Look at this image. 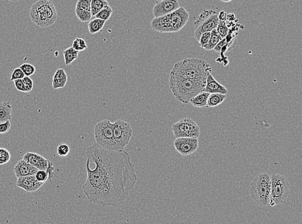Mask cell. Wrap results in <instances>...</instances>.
Instances as JSON below:
<instances>
[{"mask_svg":"<svg viewBox=\"0 0 302 224\" xmlns=\"http://www.w3.org/2000/svg\"><path fill=\"white\" fill-rule=\"evenodd\" d=\"M12 106L9 102L0 103V123L11 120L12 119Z\"/></svg>","mask_w":302,"mask_h":224,"instance_id":"cell-20","label":"cell"},{"mask_svg":"<svg viewBox=\"0 0 302 224\" xmlns=\"http://www.w3.org/2000/svg\"><path fill=\"white\" fill-rule=\"evenodd\" d=\"M173 145L180 155L186 157L197 151L199 142L198 138L179 137L175 138Z\"/></svg>","mask_w":302,"mask_h":224,"instance_id":"cell-13","label":"cell"},{"mask_svg":"<svg viewBox=\"0 0 302 224\" xmlns=\"http://www.w3.org/2000/svg\"><path fill=\"white\" fill-rule=\"evenodd\" d=\"M105 23H106V21L99 18H95L90 21L89 25H88L89 32L91 34H94L101 32L105 26Z\"/></svg>","mask_w":302,"mask_h":224,"instance_id":"cell-22","label":"cell"},{"mask_svg":"<svg viewBox=\"0 0 302 224\" xmlns=\"http://www.w3.org/2000/svg\"><path fill=\"white\" fill-rule=\"evenodd\" d=\"M95 143L109 151H120L114 137V126L109 120H103L94 126Z\"/></svg>","mask_w":302,"mask_h":224,"instance_id":"cell-7","label":"cell"},{"mask_svg":"<svg viewBox=\"0 0 302 224\" xmlns=\"http://www.w3.org/2000/svg\"><path fill=\"white\" fill-rule=\"evenodd\" d=\"M109 5L108 0H91V13L95 16L105 6Z\"/></svg>","mask_w":302,"mask_h":224,"instance_id":"cell-24","label":"cell"},{"mask_svg":"<svg viewBox=\"0 0 302 224\" xmlns=\"http://www.w3.org/2000/svg\"><path fill=\"white\" fill-rule=\"evenodd\" d=\"M91 0H78L76 10L82 11H91Z\"/></svg>","mask_w":302,"mask_h":224,"instance_id":"cell-29","label":"cell"},{"mask_svg":"<svg viewBox=\"0 0 302 224\" xmlns=\"http://www.w3.org/2000/svg\"><path fill=\"white\" fill-rule=\"evenodd\" d=\"M19 68L22 71L24 75L26 76V77H30L34 75L35 72L36 71V67H34V65H32V64H21L20 66H19Z\"/></svg>","mask_w":302,"mask_h":224,"instance_id":"cell-30","label":"cell"},{"mask_svg":"<svg viewBox=\"0 0 302 224\" xmlns=\"http://www.w3.org/2000/svg\"><path fill=\"white\" fill-rule=\"evenodd\" d=\"M3 1H5V0H3Z\"/></svg>","mask_w":302,"mask_h":224,"instance_id":"cell-44","label":"cell"},{"mask_svg":"<svg viewBox=\"0 0 302 224\" xmlns=\"http://www.w3.org/2000/svg\"><path fill=\"white\" fill-rule=\"evenodd\" d=\"M270 179V205L274 206L284 204L289 194V181L280 174H272L271 175Z\"/></svg>","mask_w":302,"mask_h":224,"instance_id":"cell-8","label":"cell"},{"mask_svg":"<svg viewBox=\"0 0 302 224\" xmlns=\"http://www.w3.org/2000/svg\"><path fill=\"white\" fill-rule=\"evenodd\" d=\"M31 20L41 28L52 26L58 20V12L53 2L50 0H38L29 12Z\"/></svg>","mask_w":302,"mask_h":224,"instance_id":"cell-5","label":"cell"},{"mask_svg":"<svg viewBox=\"0 0 302 224\" xmlns=\"http://www.w3.org/2000/svg\"><path fill=\"white\" fill-rule=\"evenodd\" d=\"M179 7L177 0H160L156 1L152 12L154 17H159L172 13Z\"/></svg>","mask_w":302,"mask_h":224,"instance_id":"cell-14","label":"cell"},{"mask_svg":"<svg viewBox=\"0 0 302 224\" xmlns=\"http://www.w3.org/2000/svg\"><path fill=\"white\" fill-rule=\"evenodd\" d=\"M204 92L210 93H220V94L227 95L228 90L226 87L218 82L211 73L208 74L206 78V83L204 87Z\"/></svg>","mask_w":302,"mask_h":224,"instance_id":"cell-17","label":"cell"},{"mask_svg":"<svg viewBox=\"0 0 302 224\" xmlns=\"http://www.w3.org/2000/svg\"><path fill=\"white\" fill-rule=\"evenodd\" d=\"M25 77L22 70L19 67L15 68L13 70L11 77V80L15 81V80L23 79Z\"/></svg>","mask_w":302,"mask_h":224,"instance_id":"cell-36","label":"cell"},{"mask_svg":"<svg viewBox=\"0 0 302 224\" xmlns=\"http://www.w3.org/2000/svg\"><path fill=\"white\" fill-rule=\"evenodd\" d=\"M73 48L78 52L83 51L88 48L86 41L83 38H76L73 42Z\"/></svg>","mask_w":302,"mask_h":224,"instance_id":"cell-27","label":"cell"},{"mask_svg":"<svg viewBox=\"0 0 302 224\" xmlns=\"http://www.w3.org/2000/svg\"><path fill=\"white\" fill-rule=\"evenodd\" d=\"M9 1H12V2H16V1H19V0H9Z\"/></svg>","mask_w":302,"mask_h":224,"instance_id":"cell-43","label":"cell"},{"mask_svg":"<svg viewBox=\"0 0 302 224\" xmlns=\"http://www.w3.org/2000/svg\"><path fill=\"white\" fill-rule=\"evenodd\" d=\"M216 29L223 39L226 38L227 35L229 34V28H228L226 21H219Z\"/></svg>","mask_w":302,"mask_h":224,"instance_id":"cell-31","label":"cell"},{"mask_svg":"<svg viewBox=\"0 0 302 224\" xmlns=\"http://www.w3.org/2000/svg\"><path fill=\"white\" fill-rule=\"evenodd\" d=\"M175 138L179 137L198 138L200 136L199 126L190 118H184L174 123L171 128Z\"/></svg>","mask_w":302,"mask_h":224,"instance_id":"cell-10","label":"cell"},{"mask_svg":"<svg viewBox=\"0 0 302 224\" xmlns=\"http://www.w3.org/2000/svg\"><path fill=\"white\" fill-rule=\"evenodd\" d=\"M270 176L265 173H260L255 177L249 189L251 198L262 207L270 204Z\"/></svg>","mask_w":302,"mask_h":224,"instance_id":"cell-6","label":"cell"},{"mask_svg":"<svg viewBox=\"0 0 302 224\" xmlns=\"http://www.w3.org/2000/svg\"><path fill=\"white\" fill-rule=\"evenodd\" d=\"M210 93L204 92L200 93L196 96L193 97L190 101V103L193 106L196 108H204L207 107V100Z\"/></svg>","mask_w":302,"mask_h":224,"instance_id":"cell-19","label":"cell"},{"mask_svg":"<svg viewBox=\"0 0 302 224\" xmlns=\"http://www.w3.org/2000/svg\"><path fill=\"white\" fill-rule=\"evenodd\" d=\"M210 38H211V32L202 33L198 40V46L200 48H205L210 42Z\"/></svg>","mask_w":302,"mask_h":224,"instance_id":"cell-33","label":"cell"},{"mask_svg":"<svg viewBox=\"0 0 302 224\" xmlns=\"http://www.w3.org/2000/svg\"><path fill=\"white\" fill-rule=\"evenodd\" d=\"M38 170L23 159L19 160L14 167V172L17 178L35 175Z\"/></svg>","mask_w":302,"mask_h":224,"instance_id":"cell-16","label":"cell"},{"mask_svg":"<svg viewBox=\"0 0 302 224\" xmlns=\"http://www.w3.org/2000/svg\"><path fill=\"white\" fill-rule=\"evenodd\" d=\"M236 19L235 15L233 13L227 14V20L230 21V22H233Z\"/></svg>","mask_w":302,"mask_h":224,"instance_id":"cell-41","label":"cell"},{"mask_svg":"<svg viewBox=\"0 0 302 224\" xmlns=\"http://www.w3.org/2000/svg\"><path fill=\"white\" fill-rule=\"evenodd\" d=\"M113 13V9L112 7L109 5L105 6L103 9H101L96 15L95 16V18L103 19V20L107 21L110 19L111 16Z\"/></svg>","mask_w":302,"mask_h":224,"instance_id":"cell-26","label":"cell"},{"mask_svg":"<svg viewBox=\"0 0 302 224\" xmlns=\"http://www.w3.org/2000/svg\"><path fill=\"white\" fill-rule=\"evenodd\" d=\"M218 17L219 21H226L227 20V13L225 11H221L218 13Z\"/></svg>","mask_w":302,"mask_h":224,"instance_id":"cell-40","label":"cell"},{"mask_svg":"<svg viewBox=\"0 0 302 224\" xmlns=\"http://www.w3.org/2000/svg\"><path fill=\"white\" fill-rule=\"evenodd\" d=\"M190 15L183 7H179L172 13L163 16L155 17L151 27L153 31L160 33L179 32L188 22Z\"/></svg>","mask_w":302,"mask_h":224,"instance_id":"cell-4","label":"cell"},{"mask_svg":"<svg viewBox=\"0 0 302 224\" xmlns=\"http://www.w3.org/2000/svg\"><path fill=\"white\" fill-rule=\"evenodd\" d=\"M227 95L220 94V93H211L208 96L207 107L215 108L220 106L226 98Z\"/></svg>","mask_w":302,"mask_h":224,"instance_id":"cell-21","label":"cell"},{"mask_svg":"<svg viewBox=\"0 0 302 224\" xmlns=\"http://www.w3.org/2000/svg\"><path fill=\"white\" fill-rule=\"evenodd\" d=\"M70 151H71V149H70L69 146L67 144H61L57 148L58 155L61 157H67L69 155Z\"/></svg>","mask_w":302,"mask_h":224,"instance_id":"cell-35","label":"cell"},{"mask_svg":"<svg viewBox=\"0 0 302 224\" xmlns=\"http://www.w3.org/2000/svg\"><path fill=\"white\" fill-rule=\"evenodd\" d=\"M87 180L82 186L91 203L118 207L125 201L137 180L131 156L109 151L94 143L86 151Z\"/></svg>","mask_w":302,"mask_h":224,"instance_id":"cell-1","label":"cell"},{"mask_svg":"<svg viewBox=\"0 0 302 224\" xmlns=\"http://www.w3.org/2000/svg\"><path fill=\"white\" fill-rule=\"evenodd\" d=\"M219 22L218 13L213 10H204L194 23V37L198 40L200 35L206 32H211L217 28Z\"/></svg>","mask_w":302,"mask_h":224,"instance_id":"cell-9","label":"cell"},{"mask_svg":"<svg viewBox=\"0 0 302 224\" xmlns=\"http://www.w3.org/2000/svg\"><path fill=\"white\" fill-rule=\"evenodd\" d=\"M22 81L29 93L32 90L33 86H34V82H33L32 80L30 79V77L25 76L22 79Z\"/></svg>","mask_w":302,"mask_h":224,"instance_id":"cell-38","label":"cell"},{"mask_svg":"<svg viewBox=\"0 0 302 224\" xmlns=\"http://www.w3.org/2000/svg\"><path fill=\"white\" fill-rule=\"evenodd\" d=\"M64 60H65V65H70L73 63L75 60L77 59L79 56V52L75 50L73 47L67 48L63 52Z\"/></svg>","mask_w":302,"mask_h":224,"instance_id":"cell-23","label":"cell"},{"mask_svg":"<svg viewBox=\"0 0 302 224\" xmlns=\"http://www.w3.org/2000/svg\"><path fill=\"white\" fill-rule=\"evenodd\" d=\"M11 155L7 149L0 147V165L7 163L11 160Z\"/></svg>","mask_w":302,"mask_h":224,"instance_id":"cell-32","label":"cell"},{"mask_svg":"<svg viewBox=\"0 0 302 224\" xmlns=\"http://www.w3.org/2000/svg\"><path fill=\"white\" fill-rule=\"evenodd\" d=\"M75 13L77 19L81 22L86 23L91 20V11H82L75 10Z\"/></svg>","mask_w":302,"mask_h":224,"instance_id":"cell-28","label":"cell"},{"mask_svg":"<svg viewBox=\"0 0 302 224\" xmlns=\"http://www.w3.org/2000/svg\"><path fill=\"white\" fill-rule=\"evenodd\" d=\"M13 81L17 91L23 93H29L28 90H27L24 83L23 82L22 79L15 80Z\"/></svg>","mask_w":302,"mask_h":224,"instance_id":"cell-37","label":"cell"},{"mask_svg":"<svg viewBox=\"0 0 302 224\" xmlns=\"http://www.w3.org/2000/svg\"><path fill=\"white\" fill-rule=\"evenodd\" d=\"M68 76L63 69H57L52 78V88L54 90L64 88L67 84Z\"/></svg>","mask_w":302,"mask_h":224,"instance_id":"cell-18","label":"cell"},{"mask_svg":"<svg viewBox=\"0 0 302 224\" xmlns=\"http://www.w3.org/2000/svg\"><path fill=\"white\" fill-rule=\"evenodd\" d=\"M23 159L30 163L32 166L39 170L47 171L49 175V180H51L54 175V167L53 163L43 156L33 152H27L23 155Z\"/></svg>","mask_w":302,"mask_h":224,"instance_id":"cell-12","label":"cell"},{"mask_svg":"<svg viewBox=\"0 0 302 224\" xmlns=\"http://www.w3.org/2000/svg\"><path fill=\"white\" fill-rule=\"evenodd\" d=\"M114 126V137L116 145L120 151L124 150L130 143L133 130L129 123L118 119L113 123Z\"/></svg>","mask_w":302,"mask_h":224,"instance_id":"cell-11","label":"cell"},{"mask_svg":"<svg viewBox=\"0 0 302 224\" xmlns=\"http://www.w3.org/2000/svg\"><path fill=\"white\" fill-rule=\"evenodd\" d=\"M11 128V124L10 120L5 122L0 123V134H5L9 132Z\"/></svg>","mask_w":302,"mask_h":224,"instance_id":"cell-39","label":"cell"},{"mask_svg":"<svg viewBox=\"0 0 302 224\" xmlns=\"http://www.w3.org/2000/svg\"><path fill=\"white\" fill-rule=\"evenodd\" d=\"M219 1L225 2V3H229V2L231 1L232 0H219Z\"/></svg>","mask_w":302,"mask_h":224,"instance_id":"cell-42","label":"cell"},{"mask_svg":"<svg viewBox=\"0 0 302 224\" xmlns=\"http://www.w3.org/2000/svg\"><path fill=\"white\" fill-rule=\"evenodd\" d=\"M44 184V183L39 182L36 180L35 175L21 177V178H17L16 182V186L27 192H36L39 189L42 188Z\"/></svg>","mask_w":302,"mask_h":224,"instance_id":"cell-15","label":"cell"},{"mask_svg":"<svg viewBox=\"0 0 302 224\" xmlns=\"http://www.w3.org/2000/svg\"><path fill=\"white\" fill-rule=\"evenodd\" d=\"M35 177H36V180L39 182L45 183L46 181L49 180V175L47 171L44 170H38L37 171L36 174H35Z\"/></svg>","mask_w":302,"mask_h":224,"instance_id":"cell-34","label":"cell"},{"mask_svg":"<svg viewBox=\"0 0 302 224\" xmlns=\"http://www.w3.org/2000/svg\"><path fill=\"white\" fill-rule=\"evenodd\" d=\"M212 71L210 64L199 58H185L177 62L169 75L178 76L194 80L206 81Z\"/></svg>","mask_w":302,"mask_h":224,"instance_id":"cell-2","label":"cell"},{"mask_svg":"<svg viewBox=\"0 0 302 224\" xmlns=\"http://www.w3.org/2000/svg\"><path fill=\"white\" fill-rule=\"evenodd\" d=\"M222 40H223V38H222L221 35L218 33L217 29H213V31H211V38H210V42L208 43L207 46L204 48V49L206 50H213L215 47L217 46Z\"/></svg>","mask_w":302,"mask_h":224,"instance_id":"cell-25","label":"cell"},{"mask_svg":"<svg viewBox=\"0 0 302 224\" xmlns=\"http://www.w3.org/2000/svg\"><path fill=\"white\" fill-rule=\"evenodd\" d=\"M206 81H196L169 75V87L179 102L188 104L191 99L204 91Z\"/></svg>","mask_w":302,"mask_h":224,"instance_id":"cell-3","label":"cell"}]
</instances>
